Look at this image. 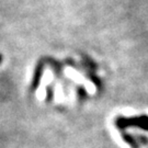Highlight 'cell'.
<instances>
[{
	"mask_svg": "<svg viewBox=\"0 0 148 148\" xmlns=\"http://www.w3.org/2000/svg\"><path fill=\"white\" fill-rule=\"evenodd\" d=\"M43 68H44V64H38L37 67L35 68L34 76H33V79H32V84H31V91L35 90L38 87V85H40L41 77H42L43 75Z\"/></svg>",
	"mask_w": 148,
	"mask_h": 148,
	"instance_id": "1",
	"label": "cell"
},
{
	"mask_svg": "<svg viewBox=\"0 0 148 148\" xmlns=\"http://www.w3.org/2000/svg\"><path fill=\"white\" fill-rule=\"evenodd\" d=\"M1 60H2V56L0 55V63H1Z\"/></svg>",
	"mask_w": 148,
	"mask_h": 148,
	"instance_id": "2",
	"label": "cell"
}]
</instances>
